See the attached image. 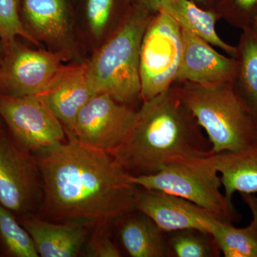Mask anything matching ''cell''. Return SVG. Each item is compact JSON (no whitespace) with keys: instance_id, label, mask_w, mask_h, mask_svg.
Instances as JSON below:
<instances>
[{"instance_id":"52a82bcc","label":"cell","mask_w":257,"mask_h":257,"mask_svg":"<svg viewBox=\"0 0 257 257\" xmlns=\"http://www.w3.org/2000/svg\"><path fill=\"white\" fill-rule=\"evenodd\" d=\"M42 197L35 155L19 146L6 128H0V204L21 219L38 214Z\"/></svg>"},{"instance_id":"cb8c5ba5","label":"cell","mask_w":257,"mask_h":257,"mask_svg":"<svg viewBox=\"0 0 257 257\" xmlns=\"http://www.w3.org/2000/svg\"><path fill=\"white\" fill-rule=\"evenodd\" d=\"M22 37L38 45L36 39L25 28L20 15L19 0H0V38L5 49Z\"/></svg>"},{"instance_id":"f1b7e54d","label":"cell","mask_w":257,"mask_h":257,"mask_svg":"<svg viewBox=\"0 0 257 257\" xmlns=\"http://www.w3.org/2000/svg\"><path fill=\"white\" fill-rule=\"evenodd\" d=\"M194 4L204 9H215L218 0H190Z\"/></svg>"},{"instance_id":"8992f818","label":"cell","mask_w":257,"mask_h":257,"mask_svg":"<svg viewBox=\"0 0 257 257\" xmlns=\"http://www.w3.org/2000/svg\"><path fill=\"white\" fill-rule=\"evenodd\" d=\"M182 50V27L163 8L150 19L142 40L140 73L143 101L175 84Z\"/></svg>"},{"instance_id":"9c48e42d","label":"cell","mask_w":257,"mask_h":257,"mask_svg":"<svg viewBox=\"0 0 257 257\" xmlns=\"http://www.w3.org/2000/svg\"><path fill=\"white\" fill-rule=\"evenodd\" d=\"M138 110L109 94H95L79 111L73 130L67 137L84 146L113 153L127 138Z\"/></svg>"},{"instance_id":"5b68a950","label":"cell","mask_w":257,"mask_h":257,"mask_svg":"<svg viewBox=\"0 0 257 257\" xmlns=\"http://www.w3.org/2000/svg\"><path fill=\"white\" fill-rule=\"evenodd\" d=\"M138 187L173 194L215 214L225 222L237 217L232 203L221 192V177L213 154L206 157H181L170 161L151 175L133 176Z\"/></svg>"},{"instance_id":"1f68e13d","label":"cell","mask_w":257,"mask_h":257,"mask_svg":"<svg viewBox=\"0 0 257 257\" xmlns=\"http://www.w3.org/2000/svg\"><path fill=\"white\" fill-rule=\"evenodd\" d=\"M4 123H3V120H2L1 117H0V128H4Z\"/></svg>"},{"instance_id":"7402d4cb","label":"cell","mask_w":257,"mask_h":257,"mask_svg":"<svg viewBox=\"0 0 257 257\" xmlns=\"http://www.w3.org/2000/svg\"><path fill=\"white\" fill-rule=\"evenodd\" d=\"M211 234L225 257H257V234L250 224L236 228L231 223L218 220Z\"/></svg>"},{"instance_id":"ffe728a7","label":"cell","mask_w":257,"mask_h":257,"mask_svg":"<svg viewBox=\"0 0 257 257\" xmlns=\"http://www.w3.org/2000/svg\"><path fill=\"white\" fill-rule=\"evenodd\" d=\"M35 243L17 216L0 204V257H38Z\"/></svg>"},{"instance_id":"4dcf8cb0","label":"cell","mask_w":257,"mask_h":257,"mask_svg":"<svg viewBox=\"0 0 257 257\" xmlns=\"http://www.w3.org/2000/svg\"><path fill=\"white\" fill-rule=\"evenodd\" d=\"M251 29L257 34V18L255 20L254 23H253V25H251Z\"/></svg>"},{"instance_id":"44dd1931","label":"cell","mask_w":257,"mask_h":257,"mask_svg":"<svg viewBox=\"0 0 257 257\" xmlns=\"http://www.w3.org/2000/svg\"><path fill=\"white\" fill-rule=\"evenodd\" d=\"M169 256L219 257L221 251L210 233L197 229L167 233Z\"/></svg>"},{"instance_id":"e0dca14e","label":"cell","mask_w":257,"mask_h":257,"mask_svg":"<svg viewBox=\"0 0 257 257\" xmlns=\"http://www.w3.org/2000/svg\"><path fill=\"white\" fill-rule=\"evenodd\" d=\"M164 8L182 28L235 58L236 46L225 42L216 32V23L221 17L215 9H204L190 0H166Z\"/></svg>"},{"instance_id":"4fadbf2b","label":"cell","mask_w":257,"mask_h":257,"mask_svg":"<svg viewBox=\"0 0 257 257\" xmlns=\"http://www.w3.org/2000/svg\"><path fill=\"white\" fill-rule=\"evenodd\" d=\"M31 236L39 256L76 257L84 253L92 227L80 221L54 222L37 215L19 219Z\"/></svg>"},{"instance_id":"484cf974","label":"cell","mask_w":257,"mask_h":257,"mask_svg":"<svg viewBox=\"0 0 257 257\" xmlns=\"http://www.w3.org/2000/svg\"><path fill=\"white\" fill-rule=\"evenodd\" d=\"M110 227L94 228L88 240L84 254L91 257H120L121 251L111 237Z\"/></svg>"},{"instance_id":"83f0119b","label":"cell","mask_w":257,"mask_h":257,"mask_svg":"<svg viewBox=\"0 0 257 257\" xmlns=\"http://www.w3.org/2000/svg\"><path fill=\"white\" fill-rule=\"evenodd\" d=\"M243 202L248 206L252 214V221L250 224L257 234V197L255 194H240Z\"/></svg>"},{"instance_id":"9a60e30c","label":"cell","mask_w":257,"mask_h":257,"mask_svg":"<svg viewBox=\"0 0 257 257\" xmlns=\"http://www.w3.org/2000/svg\"><path fill=\"white\" fill-rule=\"evenodd\" d=\"M120 242L132 257H168L167 233L135 209L115 221Z\"/></svg>"},{"instance_id":"3957f363","label":"cell","mask_w":257,"mask_h":257,"mask_svg":"<svg viewBox=\"0 0 257 257\" xmlns=\"http://www.w3.org/2000/svg\"><path fill=\"white\" fill-rule=\"evenodd\" d=\"M153 15L131 6L122 23L86 64V78L93 94H109L115 100L133 106L139 101L143 102L140 49Z\"/></svg>"},{"instance_id":"f546056e","label":"cell","mask_w":257,"mask_h":257,"mask_svg":"<svg viewBox=\"0 0 257 257\" xmlns=\"http://www.w3.org/2000/svg\"><path fill=\"white\" fill-rule=\"evenodd\" d=\"M3 57H4V47H3V42L0 38V66L3 63Z\"/></svg>"},{"instance_id":"ac0fdd59","label":"cell","mask_w":257,"mask_h":257,"mask_svg":"<svg viewBox=\"0 0 257 257\" xmlns=\"http://www.w3.org/2000/svg\"><path fill=\"white\" fill-rule=\"evenodd\" d=\"M236 47V72L231 82L236 96L257 121V34L241 30Z\"/></svg>"},{"instance_id":"7c38bea8","label":"cell","mask_w":257,"mask_h":257,"mask_svg":"<svg viewBox=\"0 0 257 257\" xmlns=\"http://www.w3.org/2000/svg\"><path fill=\"white\" fill-rule=\"evenodd\" d=\"M183 50L175 83L216 84L232 82L236 72L234 57L218 52L212 45L182 28Z\"/></svg>"},{"instance_id":"277c9868","label":"cell","mask_w":257,"mask_h":257,"mask_svg":"<svg viewBox=\"0 0 257 257\" xmlns=\"http://www.w3.org/2000/svg\"><path fill=\"white\" fill-rule=\"evenodd\" d=\"M184 105L207 134L212 154L257 143V121L236 96L231 83H175Z\"/></svg>"},{"instance_id":"6da1fadb","label":"cell","mask_w":257,"mask_h":257,"mask_svg":"<svg viewBox=\"0 0 257 257\" xmlns=\"http://www.w3.org/2000/svg\"><path fill=\"white\" fill-rule=\"evenodd\" d=\"M33 155L43 183L39 217L80 221L92 229L112 228L118 219L136 209L138 187L111 154L67 137Z\"/></svg>"},{"instance_id":"d6986e66","label":"cell","mask_w":257,"mask_h":257,"mask_svg":"<svg viewBox=\"0 0 257 257\" xmlns=\"http://www.w3.org/2000/svg\"><path fill=\"white\" fill-rule=\"evenodd\" d=\"M25 22L35 35L62 41L68 34L69 0H23Z\"/></svg>"},{"instance_id":"5bb4252c","label":"cell","mask_w":257,"mask_h":257,"mask_svg":"<svg viewBox=\"0 0 257 257\" xmlns=\"http://www.w3.org/2000/svg\"><path fill=\"white\" fill-rule=\"evenodd\" d=\"M42 95L66 134L72 133L79 111L95 95L88 86L86 64L64 66Z\"/></svg>"},{"instance_id":"603a6c76","label":"cell","mask_w":257,"mask_h":257,"mask_svg":"<svg viewBox=\"0 0 257 257\" xmlns=\"http://www.w3.org/2000/svg\"><path fill=\"white\" fill-rule=\"evenodd\" d=\"M83 6L91 32L99 39L111 23H122L132 5L130 0H83Z\"/></svg>"},{"instance_id":"d4e9b609","label":"cell","mask_w":257,"mask_h":257,"mask_svg":"<svg viewBox=\"0 0 257 257\" xmlns=\"http://www.w3.org/2000/svg\"><path fill=\"white\" fill-rule=\"evenodd\" d=\"M215 10L231 26L251 28L257 18V0H218Z\"/></svg>"},{"instance_id":"30bf717a","label":"cell","mask_w":257,"mask_h":257,"mask_svg":"<svg viewBox=\"0 0 257 257\" xmlns=\"http://www.w3.org/2000/svg\"><path fill=\"white\" fill-rule=\"evenodd\" d=\"M64 52L28 48L15 40L4 50L0 66V95H42L64 67Z\"/></svg>"},{"instance_id":"7a4b0ae2","label":"cell","mask_w":257,"mask_h":257,"mask_svg":"<svg viewBox=\"0 0 257 257\" xmlns=\"http://www.w3.org/2000/svg\"><path fill=\"white\" fill-rule=\"evenodd\" d=\"M211 144L175 84L143 101L127 138L111 155L128 175L156 174L170 161L211 155Z\"/></svg>"},{"instance_id":"8fae6325","label":"cell","mask_w":257,"mask_h":257,"mask_svg":"<svg viewBox=\"0 0 257 257\" xmlns=\"http://www.w3.org/2000/svg\"><path fill=\"white\" fill-rule=\"evenodd\" d=\"M135 208L166 233L197 229L211 234L216 221H222L210 211L183 198L140 187L135 195Z\"/></svg>"},{"instance_id":"ba28073f","label":"cell","mask_w":257,"mask_h":257,"mask_svg":"<svg viewBox=\"0 0 257 257\" xmlns=\"http://www.w3.org/2000/svg\"><path fill=\"white\" fill-rule=\"evenodd\" d=\"M0 117L15 143L30 153L67 140L63 125L44 95H0Z\"/></svg>"},{"instance_id":"4316f807","label":"cell","mask_w":257,"mask_h":257,"mask_svg":"<svg viewBox=\"0 0 257 257\" xmlns=\"http://www.w3.org/2000/svg\"><path fill=\"white\" fill-rule=\"evenodd\" d=\"M135 8L145 10L150 15H155L165 8L166 0H130Z\"/></svg>"},{"instance_id":"2e32d148","label":"cell","mask_w":257,"mask_h":257,"mask_svg":"<svg viewBox=\"0 0 257 257\" xmlns=\"http://www.w3.org/2000/svg\"><path fill=\"white\" fill-rule=\"evenodd\" d=\"M224 195L232 203L235 192L257 193V143L235 152L213 154Z\"/></svg>"}]
</instances>
